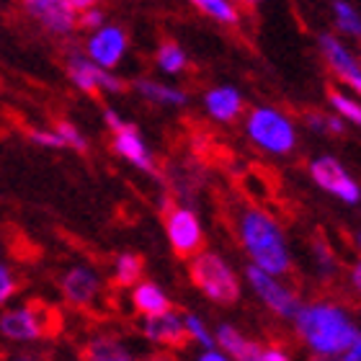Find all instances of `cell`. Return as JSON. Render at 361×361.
Masks as SVG:
<instances>
[{
  "instance_id": "cell-25",
  "label": "cell",
  "mask_w": 361,
  "mask_h": 361,
  "mask_svg": "<svg viewBox=\"0 0 361 361\" xmlns=\"http://www.w3.org/2000/svg\"><path fill=\"white\" fill-rule=\"evenodd\" d=\"M328 98H331V104L336 106L348 121H354V124L361 127V104H356L354 98L343 96V93H338V90H328Z\"/></svg>"
},
{
  "instance_id": "cell-18",
  "label": "cell",
  "mask_w": 361,
  "mask_h": 361,
  "mask_svg": "<svg viewBox=\"0 0 361 361\" xmlns=\"http://www.w3.org/2000/svg\"><path fill=\"white\" fill-rule=\"evenodd\" d=\"M137 90L142 93L145 98H150L155 104H173V106H183L188 101L186 93H180L176 88H168V85L152 83V80H137Z\"/></svg>"
},
{
  "instance_id": "cell-38",
  "label": "cell",
  "mask_w": 361,
  "mask_h": 361,
  "mask_svg": "<svg viewBox=\"0 0 361 361\" xmlns=\"http://www.w3.org/2000/svg\"><path fill=\"white\" fill-rule=\"evenodd\" d=\"M354 284H356V289L361 292V264L354 266Z\"/></svg>"
},
{
  "instance_id": "cell-19",
  "label": "cell",
  "mask_w": 361,
  "mask_h": 361,
  "mask_svg": "<svg viewBox=\"0 0 361 361\" xmlns=\"http://www.w3.org/2000/svg\"><path fill=\"white\" fill-rule=\"evenodd\" d=\"M85 359H101V361H124L129 359V351L124 346H119L116 341L111 338H96L90 341L88 346H85Z\"/></svg>"
},
{
  "instance_id": "cell-4",
  "label": "cell",
  "mask_w": 361,
  "mask_h": 361,
  "mask_svg": "<svg viewBox=\"0 0 361 361\" xmlns=\"http://www.w3.org/2000/svg\"><path fill=\"white\" fill-rule=\"evenodd\" d=\"M248 135L253 142L271 152H289L294 147V127L274 109H256L248 119Z\"/></svg>"
},
{
  "instance_id": "cell-28",
  "label": "cell",
  "mask_w": 361,
  "mask_h": 361,
  "mask_svg": "<svg viewBox=\"0 0 361 361\" xmlns=\"http://www.w3.org/2000/svg\"><path fill=\"white\" fill-rule=\"evenodd\" d=\"M183 325H186L188 336H191V338L199 341L202 346H207V348L214 346V341H212V336H209V333H207V328H204V325H202V320H199V317L188 315L186 320H183Z\"/></svg>"
},
{
  "instance_id": "cell-32",
  "label": "cell",
  "mask_w": 361,
  "mask_h": 361,
  "mask_svg": "<svg viewBox=\"0 0 361 361\" xmlns=\"http://www.w3.org/2000/svg\"><path fill=\"white\" fill-rule=\"evenodd\" d=\"M286 354L281 348H264V354H261V361H284Z\"/></svg>"
},
{
  "instance_id": "cell-21",
  "label": "cell",
  "mask_w": 361,
  "mask_h": 361,
  "mask_svg": "<svg viewBox=\"0 0 361 361\" xmlns=\"http://www.w3.org/2000/svg\"><path fill=\"white\" fill-rule=\"evenodd\" d=\"M196 8H202L204 13L212 16V18H217L222 23H238V13H235V8L227 3V0H191Z\"/></svg>"
},
{
  "instance_id": "cell-14",
  "label": "cell",
  "mask_w": 361,
  "mask_h": 361,
  "mask_svg": "<svg viewBox=\"0 0 361 361\" xmlns=\"http://www.w3.org/2000/svg\"><path fill=\"white\" fill-rule=\"evenodd\" d=\"M114 150L119 152L121 158H127L129 163H135L140 171H147V173L155 171L150 152H147V147H145V142L140 140V135H137V129L132 124H127V127H121L116 132V137H114Z\"/></svg>"
},
{
  "instance_id": "cell-36",
  "label": "cell",
  "mask_w": 361,
  "mask_h": 361,
  "mask_svg": "<svg viewBox=\"0 0 361 361\" xmlns=\"http://www.w3.org/2000/svg\"><path fill=\"white\" fill-rule=\"evenodd\" d=\"M199 359H202V361H225V354H217L214 348H209V351H207V354H202Z\"/></svg>"
},
{
  "instance_id": "cell-35",
  "label": "cell",
  "mask_w": 361,
  "mask_h": 361,
  "mask_svg": "<svg viewBox=\"0 0 361 361\" xmlns=\"http://www.w3.org/2000/svg\"><path fill=\"white\" fill-rule=\"evenodd\" d=\"M96 3V0H68V6L73 8V11H85V8H90Z\"/></svg>"
},
{
  "instance_id": "cell-1",
  "label": "cell",
  "mask_w": 361,
  "mask_h": 361,
  "mask_svg": "<svg viewBox=\"0 0 361 361\" xmlns=\"http://www.w3.org/2000/svg\"><path fill=\"white\" fill-rule=\"evenodd\" d=\"M294 320H297L300 336L307 341V346L323 356L343 354L359 336V328L351 323V317L333 305L300 307Z\"/></svg>"
},
{
  "instance_id": "cell-8",
  "label": "cell",
  "mask_w": 361,
  "mask_h": 361,
  "mask_svg": "<svg viewBox=\"0 0 361 361\" xmlns=\"http://www.w3.org/2000/svg\"><path fill=\"white\" fill-rule=\"evenodd\" d=\"M145 336L155 343H163V346H171V348H183L188 343V331L180 315H176L173 310L168 307L158 315H145Z\"/></svg>"
},
{
  "instance_id": "cell-13",
  "label": "cell",
  "mask_w": 361,
  "mask_h": 361,
  "mask_svg": "<svg viewBox=\"0 0 361 361\" xmlns=\"http://www.w3.org/2000/svg\"><path fill=\"white\" fill-rule=\"evenodd\" d=\"M62 292L78 307H90L98 297V276L90 269H73L62 279Z\"/></svg>"
},
{
  "instance_id": "cell-37",
  "label": "cell",
  "mask_w": 361,
  "mask_h": 361,
  "mask_svg": "<svg viewBox=\"0 0 361 361\" xmlns=\"http://www.w3.org/2000/svg\"><path fill=\"white\" fill-rule=\"evenodd\" d=\"M328 129H331L333 135H341V132H343V124H341L338 119H331V116H328Z\"/></svg>"
},
{
  "instance_id": "cell-16",
  "label": "cell",
  "mask_w": 361,
  "mask_h": 361,
  "mask_svg": "<svg viewBox=\"0 0 361 361\" xmlns=\"http://www.w3.org/2000/svg\"><path fill=\"white\" fill-rule=\"evenodd\" d=\"M207 109L214 119L219 121H233L243 109V101L238 96V90L233 88H217L207 93Z\"/></svg>"
},
{
  "instance_id": "cell-22",
  "label": "cell",
  "mask_w": 361,
  "mask_h": 361,
  "mask_svg": "<svg viewBox=\"0 0 361 361\" xmlns=\"http://www.w3.org/2000/svg\"><path fill=\"white\" fill-rule=\"evenodd\" d=\"M142 274V258L140 256H132V253H124V256L116 261V281L121 286H129L135 284L137 279Z\"/></svg>"
},
{
  "instance_id": "cell-34",
  "label": "cell",
  "mask_w": 361,
  "mask_h": 361,
  "mask_svg": "<svg viewBox=\"0 0 361 361\" xmlns=\"http://www.w3.org/2000/svg\"><path fill=\"white\" fill-rule=\"evenodd\" d=\"M104 116H106V124H109V127H111L114 132H119L121 127H127V124H124V121H121L119 116H116V114L111 111V109H109V111H106Z\"/></svg>"
},
{
  "instance_id": "cell-39",
  "label": "cell",
  "mask_w": 361,
  "mask_h": 361,
  "mask_svg": "<svg viewBox=\"0 0 361 361\" xmlns=\"http://www.w3.org/2000/svg\"><path fill=\"white\" fill-rule=\"evenodd\" d=\"M359 250H361V235H359Z\"/></svg>"
},
{
  "instance_id": "cell-26",
  "label": "cell",
  "mask_w": 361,
  "mask_h": 361,
  "mask_svg": "<svg viewBox=\"0 0 361 361\" xmlns=\"http://www.w3.org/2000/svg\"><path fill=\"white\" fill-rule=\"evenodd\" d=\"M243 188H245V194L248 196H253L258 204H264V202H269V196H271V191H269V183H266V178H264V173H258V171H250L245 178H243Z\"/></svg>"
},
{
  "instance_id": "cell-40",
  "label": "cell",
  "mask_w": 361,
  "mask_h": 361,
  "mask_svg": "<svg viewBox=\"0 0 361 361\" xmlns=\"http://www.w3.org/2000/svg\"><path fill=\"white\" fill-rule=\"evenodd\" d=\"M248 3H258V0H248Z\"/></svg>"
},
{
  "instance_id": "cell-2",
  "label": "cell",
  "mask_w": 361,
  "mask_h": 361,
  "mask_svg": "<svg viewBox=\"0 0 361 361\" xmlns=\"http://www.w3.org/2000/svg\"><path fill=\"white\" fill-rule=\"evenodd\" d=\"M240 235L256 266H261L269 274H286L289 271L286 243L281 238L279 225L271 219V214L248 209L240 217Z\"/></svg>"
},
{
  "instance_id": "cell-15",
  "label": "cell",
  "mask_w": 361,
  "mask_h": 361,
  "mask_svg": "<svg viewBox=\"0 0 361 361\" xmlns=\"http://www.w3.org/2000/svg\"><path fill=\"white\" fill-rule=\"evenodd\" d=\"M217 341L227 354L235 356V359H240V361H261V354H264V348L256 346V343H250V341H245L240 333L235 331V328H230V325H219Z\"/></svg>"
},
{
  "instance_id": "cell-20",
  "label": "cell",
  "mask_w": 361,
  "mask_h": 361,
  "mask_svg": "<svg viewBox=\"0 0 361 361\" xmlns=\"http://www.w3.org/2000/svg\"><path fill=\"white\" fill-rule=\"evenodd\" d=\"M68 70H70L73 83H75L78 88L88 90V93H93V90L98 88L96 78H93V65H90L85 57H80V54H73V57H70V62H68Z\"/></svg>"
},
{
  "instance_id": "cell-30",
  "label": "cell",
  "mask_w": 361,
  "mask_h": 361,
  "mask_svg": "<svg viewBox=\"0 0 361 361\" xmlns=\"http://www.w3.org/2000/svg\"><path fill=\"white\" fill-rule=\"evenodd\" d=\"M13 289H16V284H13V279H11V274L0 266V305H6V302L11 300Z\"/></svg>"
},
{
  "instance_id": "cell-27",
  "label": "cell",
  "mask_w": 361,
  "mask_h": 361,
  "mask_svg": "<svg viewBox=\"0 0 361 361\" xmlns=\"http://www.w3.org/2000/svg\"><path fill=\"white\" fill-rule=\"evenodd\" d=\"M57 132H60V137L65 140V145L68 147H73V150H78V152H85L88 150V142L83 140V135L78 132L73 124H68V121H62L60 127H57Z\"/></svg>"
},
{
  "instance_id": "cell-31",
  "label": "cell",
  "mask_w": 361,
  "mask_h": 361,
  "mask_svg": "<svg viewBox=\"0 0 361 361\" xmlns=\"http://www.w3.org/2000/svg\"><path fill=\"white\" fill-rule=\"evenodd\" d=\"M101 21H104V13H101V11H88V8H85L83 18H80V26L96 29V26H101Z\"/></svg>"
},
{
  "instance_id": "cell-17",
  "label": "cell",
  "mask_w": 361,
  "mask_h": 361,
  "mask_svg": "<svg viewBox=\"0 0 361 361\" xmlns=\"http://www.w3.org/2000/svg\"><path fill=\"white\" fill-rule=\"evenodd\" d=\"M135 307L142 312V315H158L163 310L171 307V302L166 300V294L160 292L155 284H140L135 289Z\"/></svg>"
},
{
  "instance_id": "cell-7",
  "label": "cell",
  "mask_w": 361,
  "mask_h": 361,
  "mask_svg": "<svg viewBox=\"0 0 361 361\" xmlns=\"http://www.w3.org/2000/svg\"><path fill=\"white\" fill-rule=\"evenodd\" d=\"M310 171H312V178H315V183L320 188L331 191V194H336L338 199H343V202H348V204H359L361 188L343 173V168H341L338 160L320 158L312 163Z\"/></svg>"
},
{
  "instance_id": "cell-23",
  "label": "cell",
  "mask_w": 361,
  "mask_h": 361,
  "mask_svg": "<svg viewBox=\"0 0 361 361\" xmlns=\"http://www.w3.org/2000/svg\"><path fill=\"white\" fill-rule=\"evenodd\" d=\"M336 18H338V26L351 37H361V18L356 16V11L343 0H336Z\"/></svg>"
},
{
  "instance_id": "cell-29",
  "label": "cell",
  "mask_w": 361,
  "mask_h": 361,
  "mask_svg": "<svg viewBox=\"0 0 361 361\" xmlns=\"http://www.w3.org/2000/svg\"><path fill=\"white\" fill-rule=\"evenodd\" d=\"M31 140L42 147H68L65 140L60 137V132H31Z\"/></svg>"
},
{
  "instance_id": "cell-3",
  "label": "cell",
  "mask_w": 361,
  "mask_h": 361,
  "mask_svg": "<svg viewBox=\"0 0 361 361\" xmlns=\"http://www.w3.org/2000/svg\"><path fill=\"white\" fill-rule=\"evenodd\" d=\"M191 281L219 305H233L240 297V284L235 274L214 253H196V258L191 261Z\"/></svg>"
},
{
  "instance_id": "cell-33",
  "label": "cell",
  "mask_w": 361,
  "mask_h": 361,
  "mask_svg": "<svg viewBox=\"0 0 361 361\" xmlns=\"http://www.w3.org/2000/svg\"><path fill=\"white\" fill-rule=\"evenodd\" d=\"M346 351H348L346 354L348 361H361V336H356V341L346 348Z\"/></svg>"
},
{
  "instance_id": "cell-12",
  "label": "cell",
  "mask_w": 361,
  "mask_h": 361,
  "mask_svg": "<svg viewBox=\"0 0 361 361\" xmlns=\"http://www.w3.org/2000/svg\"><path fill=\"white\" fill-rule=\"evenodd\" d=\"M124 47H127L124 31L116 29V26H106V29H101L96 37L88 42V52L101 68H114V65L121 60Z\"/></svg>"
},
{
  "instance_id": "cell-5",
  "label": "cell",
  "mask_w": 361,
  "mask_h": 361,
  "mask_svg": "<svg viewBox=\"0 0 361 361\" xmlns=\"http://www.w3.org/2000/svg\"><path fill=\"white\" fill-rule=\"evenodd\" d=\"M248 281L253 284V289L258 292V297L269 305L276 315L281 317H294L297 312H300V300L294 297V292H289L286 286H281L274 279V274H269V271H264L261 266H250L248 269Z\"/></svg>"
},
{
  "instance_id": "cell-10",
  "label": "cell",
  "mask_w": 361,
  "mask_h": 361,
  "mask_svg": "<svg viewBox=\"0 0 361 361\" xmlns=\"http://www.w3.org/2000/svg\"><path fill=\"white\" fill-rule=\"evenodd\" d=\"M320 47H323V54L328 57V65L333 68V73L343 80L346 85L361 93V65L351 57V54L338 44V39L331 37V34H325L320 37Z\"/></svg>"
},
{
  "instance_id": "cell-24",
  "label": "cell",
  "mask_w": 361,
  "mask_h": 361,
  "mask_svg": "<svg viewBox=\"0 0 361 361\" xmlns=\"http://www.w3.org/2000/svg\"><path fill=\"white\" fill-rule=\"evenodd\" d=\"M158 62L166 73H180L186 68V54L180 52L176 44H163L158 52Z\"/></svg>"
},
{
  "instance_id": "cell-6",
  "label": "cell",
  "mask_w": 361,
  "mask_h": 361,
  "mask_svg": "<svg viewBox=\"0 0 361 361\" xmlns=\"http://www.w3.org/2000/svg\"><path fill=\"white\" fill-rule=\"evenodd\" d=\"M168 240L173 245V250L180 258H188L199 253L204 245V235L199 227V219L194 217V212L188 209H173L166 219Z\"/></svg>"
},
{
  "instance_id": "cell-9",
  "label": "cell",
  "mask_w": 361,
  "mask_h": 361,
  "mask_svg": "<svg viewBox=\"0 0 361 361\" xmlns=\"http://www.w3.org/2000/svg\"><path fill=\"white\" fill-rule=\"evenodd\" d=\"M23 6L54 34H68L75 26V16H73L68 0H23Z\"/></svg>"
},
{
  "instance_id": "cell-11",
  "label": "cell",
  "mask_w": 361,
  "mask_h": 361,
  "mask_svg": "<svg viewBox=\"0 0 361 361\" xmlns=\"http://www.w3.org/2000/svg\"><path fill=\"white\" fill-rule=\"evenodd\" d=\"M0 333L13 341H34L42 333H47V325L42 323L39 312H34L29 307H21V310H11V312H6V315L0 317Z\"/></svg>"
}]
</instances>
